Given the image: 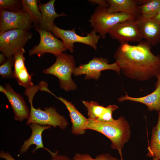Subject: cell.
Listing matches in <instances>:
<instances>
[{"label":"cell","instance_id":"1","mask_svg":"<svg viewBox=\"0 0 160 160\" xmlns=\"http://www.w3.org/2000/svg\"><path fill=\"white\" fill-rule=\"evenodd\" d=\"M151 46L142 40L136 45L121 44L114 55L122 73L131 79L147 80L160 74V55L151 51Z\"/></svg>","mask_w":160,"mask_h":160},{"label":"cell","instance_id":"2","mask_svg":"<svg viewBox=\"0 0 160 160\" xmlns=\"http://www.w3.org/2000/svg\"><path fill=\"white\" fill-rule=\"evenodd\" d=\"M87 129L98 132L108 138L111 142V148L117 150L120 160H123L122 149L129 141L131 134L130 124L124 116L110 122L89 119Z\"/></svg>","mask_w":160,"mask_h":160},{"label":"cell","instance_id":"3","mask_svg":"<svg viewBox=\"0 0 160 160\" xmlns=\"http://www.w3.org/2000/svg\"><path fill=\"white\" fill-rule=\"evenodd\" d=\"M39 89V85H33L25 89V95L28 97L30 105V115L26 122V125L35 123L43 126H50L54 128L58 127L62 130L65 129L69 125L67 119L64 116L58 113L54 107H45L42 110L40 107L36 108L33 107V98Z\"/></svg>","mask_w":160,"mask_h":160},{"label":"cell","instance_id":"4","mask_svg":"<svg viewBox=\"0 0 160 160\" xmlns=\"http://www.w3.org/2000/svg\"><path fill=\"white\" fill-rule=\"evenodd\" d=\"M75 64L73 55L62 53L56 57L55 63L44 70L43 73L57 77L60 87L65 91L75 90L76 89V85L73 80L71 76L76 68Z\"/></svg>","mask_w":160,"mask_h":160},{"label":"cell","instance_id":"5","mask_svg":"<svg viewBox=\"0 0 160 160\" xmlns=\"http://www.w3.org/2000/svg\"><path fill=\"white\" fill-rule=\"evenodd\" d=\"M106 7L98 6L92 15L89 21L90 25L103 39L110 30L117 24L137 18L132 15L121 13H110Z\"/></svg>","mask_w":160,"mask_h":160},{"label":"cell","instance_id":"6","mask_svg":"<svg viewBox=\"0 0 160 160\" xmlns=\"http://www.w3.org/2000/svg\"><path fill=\"white\" fill-rule=\"evenodd\" d=\"M32 35L26 30H11L0 33V51L7 58L12 57L15 52L24 48Z\"/></svg>","mask_w":160,"mask_h":160},{"label":"cell","instance_id":"7","mask_svg":"<svg viewBox=\"0 0 160 160\" xmlns=\"http://www.w3.org/2000/svg\"><path fill=\"white\" fill-rule=\"evenodd\" d=\"M75 28L65 30L61 29L55 25L53 28L52 32L57 37L61 39L64 45L71 53L73 52L75 42H79L88 45L95 50L97 49V44L100 37L97 35L96 32L93 29L87 34L86 36H82L77 34Z\"/></svg>","mask_w":160,"mask_h":160},{"label":"cell","instance_id":"8","mask_svg":"<svg viewBox=\"0 0 160 160\" xmlns=\"http://www.w3.org/2000/svg\"><path fill=\"white\" fill-rule=\"evenodd\" d=\"M33 23L29 15L23 8L15 12L0 9V34L14 29L29 30Z\"/></svg>","mask_w":160,"mask_h":160},{"label":"cell","instance_id":"9","mask_svg":"<svg viewBox=\"0 0 160 160\" xmlns=\"http://www.w3.org/2000/svg\"><path fill=\"white\" fill-rule=\"evenodd\" d=\"M35 29L39 33L40 39L39 44L29 51V56L34 55L42 56L45 53H50L57 57L67 50L62 41L55 37L52 32L37 27H35Z\"/></svg>","mask_w":160,"mask_h":160},{"label":"cell","instance_id":"10","mask_svg":"<svg viewBox=\"0 0 160 160\" xmlns=\"http://www.w3.org/2000/svg\"><path fill=\"white\" fill-rule=\"evenodd\" d=\"M107 58L94 57L87 63L76 67L73 74L75 76L84 74L85 79L95 80L98 79L101 75V72L105 70H113L119 74L121 70L116 63L110 64Z\"/></svg>","mask_w":160,"mask_h":160},{"label":"cell","instance_id":"11","mask_svg":"<svg viewBox=\"0 0 160 160\" xmlns=\"http://www.w3.org/2000/svg\"><path fill=\"white\" fill-rule=\"evenodd\" d=\"M108 34L120 44L137 42L143 39L139 31L137 18L120 22L111 28Z\"/></svg>","mask_w":160,"mask_h":160},{"label":"cell","instance_id":"12","mask_svg":"<svg viewBox=\"0 0 160 160\" xmlns=\"http://www.w3.org/2000/svg\"><path fill=\"white\" fill-rule=\"evenodd\" d=\"M0 91L8 99L13 111L14 120L22 121L29 119L30 110L21 95L15 92L9 84H5L4 87L0 85Z\"/></svg>","mask_w":160,"mask_h":160},{"label":"cell","instance_id":"13","mask_svg":"<svg viewBox=\"0 0 160 160\" xmlns=\"http://www.w3.org/2000/svg\"><path fill=\"white\" fill-rule=\"evenodd\" d=\"M52 95L61 102L68 110L72 124L71 132L76 135L84 134L87 130L89 119L85 117L76 108L74 105L62 97Z\"/></svg>","mask_w":160,"mask_h":160},{"label":"cell","instance_id":"14","mask_svg":"<svg viewBox=\"0 0 160 160\" xmlns=\"http://www.w3.org/2000/svg\"><path fill=\"white\" fill-rule=\"evenodd\" d=\"M139 32L142 38L151 46L160 42V24L153 18H137Z\"/></svg>","mask_w":160,"mask_h":160},{"label":"cell","instance_id":"15","mask_svg":"<svg viewBox=\"0 0 160 160\" xmlns=\"http://www.w3.org/2000/svg\"><path fill=\"white\" fill-rule=\"evenodd\" d=\"M83 104L87 111L88 118L90 119L104 121H111L114 119L112 116L113 111L119 107L116 105H110L105 107L96 101L83 100Z\"/></svg>","mask_w":160,"mask_h":160},{"label":"cell","instance_id":"16","mask_svg":"<svg viewBox=\"0 0 160 160\" xmlns=\"http://www.w3.org/2000/svg\"><path fill=\"white\" fill-rule=\"evenodd\" d=\"M32 132L30 137L28 139L25 140L20 147V154L25 153L32 145H35L36 147L32 151L33 154L38 149L43 148L49 152L50 150L44 147L42 140V134L45 130L50 129V126H43L39 124L32 123L29 125Z\"/></svg>","mask_w":160,"mask_h":160},{"label":"cell","instance_id":"17","mask_svg":"<svg viewBox=\"0 0 160 160\" xmlns=\"http://www.w3.org/2000/svg\"><path fill=\"white\" fill-rule=\"evenodd\" d=\"M55 1V0H50L47 3H40L38 4L41 14L40 23L38 27L39 29L52 32L53 28L55 25L54 24L55 19L66 16L64 13L58 14L55 12L54 8Z\"/></svg>","mask_w":160,"mask_h":160},{"label":"cell","instance_id":"18","mask_svg":"<svg viewBox=\"0 0 160 160\" xmlns=\"http://www.w3.org/2000/svg\"><path fill=\"white\" fill-rule=\"evenodd\" d=\"M156 89L151 93L143 97H139L129 96L127 93L125 96L120 97L118 99L119 102L130 100L143 103L146 105L150 111H160V85H155Z\"/></svg>","mask_w":160,"mask_h":160},{"label":"cell","instance_id":"19","mask_svg":"<svg viewBox=\"0 0 160 160\" xmlns=\"http://www.w3.org/2000/svg\"><path fill=\"white\" fill-rule=\"evenodd\" d=\"M110 13L121 12L132 15L137 18L140 17L138 5L136 0H107Z\"/></svg>","mask_w":160,"mask_h":160},{"label":"cell","instance_id":"20","mask_svg":"<svg viewBox=\"0 0 160 160\" xmlns=\"http://www.w3.org/2000/svg\"><path fill=\"white\" fill-rule=\"evenodd\" d=\"M150 142L146 156L153 157V160L160 159V111H159L156 125L152 129Z\"/></svg>","mask_w":160,"mask_h":160},{"label":"cell","instance_id":"21","mask_svg":"<svg viewBox=\"0 0 160 160\" xmlns=\"http://www.w3.org/2000/svg\"><path fill=\"white\" fill-rule=\"evenodd\" d=\"M138 10L141 18H153L160 10V0H147L144 4L138 6Z\"/></svg>","mask_w":160,"mask_h":160},{"label":"cell","instance_id":"22","mask_svg":"<svg viewBox=\"0 0 160 160\" xmlns=\"http://www.w3.org/2000/svg\"><path fill=\"white\" fill-rule=\"evenodd\" d=\"M22 8L24 9L30 17L35 25L38 27L40 23L41 14L39 9L37 0H22Z\"/></svg>","mask_w":160,"mask_h":160},{"label":"cell","instance_id":"23","mask_svg":"<svg viewBox=\"0 0 160 160\" xmlns=\"http://www.w3.org/2000/svg\"><path fill=\"white\" fill-rule=\"evenodd\" d=\"M25 52V51L23 48L15 52L12 56L14 61V78L21 70L26 67L25 62V58L23 56Z\"/></svg>","mask_w":160,"mask_h":160},{"label":"cell","instance_id":"24","mask_svg":"<svg viewBox=\"0 0 160 160\" xmlns=\"http://www.w3.org/2000/svg\"><path fill=\"white\" fill-rule=\"evenodd\" d=\"M33 74H30L25 67L21 70L15 76L18 84L25 89L33 86L34 85L31 81Z\"/></svg>","mask_w":160,"mask_h":160},{"label":"cell","instance_id":"25","mask_svg":"<svg viewBox=\"0 0 160 160\" xmlns=\"http://www.w3.org/2000/svg\"><path fill=\"white\" fill-rule=\"evenodd\" d=\"M73 160H120L108 153L100 154L93 158L88 153H77L73 156Z\"/></svg>","mask_w":160,"mask_h":160},{"label":"cell","instance_id":"26","mask_svg":"<svg viewBox=\"0 0 160 160\" xmlns=\"http://www.w3.org/2000/svg\"><path fill=\"white\" fill-rule=\"evenodd\" d=\"M22 9L21 0H0V9L9 11L15 12Z\"/></svg>","mask_w":160,"mask_h":160},{"label":"cell","instance_id":"27","mask_svg":"<svg viewBox=\"0 0 160 160\" xmlns=\"http://www.w3.org/2000/svg\"><path fill=\"white\" fill-rule=\"evenodd\" d=\"M13 57L7 58L6 61L0 66V75L3 78H14L12 68L14 65Z\"/></svg>","mask_w":160,"mask_h":160},{"label":"cell","instance_id":"28","mask_svg":"<svg viewBox=\"0 0 160 160\" xmlns=\"http://www.w3.org/2000/svg\"><path fill=\"white\" fill-rule=\"evenodd\" d=\"M49 153L52 157L51 160H73L67 156L59 154L58 151L54 152L50 151Z\"/></svg>","mask_w":160,"mask_h":160},{"label":"cell","instance_id":"29","mask_svg":"<svg viewBox=\"0 0 160 160\" xmlns=\"http://www.w3.org/2000/svg\"><path fill=\"white\" fill-rule=\"evenodd\" d=\"M91 3L95 4H97L98 6L108 8L109 6V4L107 2L106 0H89Z\"/></svg>","mask_w":160,"mask_h":160},{"label":"cell","instance_id":"30","mask_svg":"<svg viewBox=\"0 0 160 160\" xmlns=\"http://www.w3.org/2000/svg\"><path fill=\"white\" fill-rule=\"evenodd\" d=\"M0 157L6 160H15L8 151L5 152L3 151L0 152Z\"/></svg>","mask_w":160,"mask_h":160},{"label":"cell","instance_id":"31","mask_svg":"<svg viewBox=\"0 0 160 160\" xmlns=\"http://www.w3.org/2000/svg\"><path fill=\"white\" fill-rule=\"evenodd\" d=\"M6 57L2 53L0 54V64L1 65L3 64L7 61V59L6 58Z\"/></svg>","mask_w":160,"mask_h":160},{"label":"cell","instance_id":"32","mask_svg":"<svg viewBox=\"0 0 160 160\" xmlns=\"http://www.w3.org/2000/svg\"><path fill=\"white\" fill-rule=\"evenodd\" d=\"M153 18L160 24V10L156 15Z\"/></svg>","mask_w":160,"mask_h":160},{"label":"cell","instance_id":"33","mask_svg":"<svg viewBox=\"0 0 160 160\" xmlns=\"http://www.w3.org/2000/svg\"><path fill=\"white\" fill-rule=\"evenodd\" d=\"M156 77L157 79V80L155 85L157 84H159L160 85V74L157 76Z\"/></svg>","mask_w":160,"mask_h":160}]
</instances>
